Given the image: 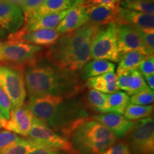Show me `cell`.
Instances as JSON below:
<instances>
[{
  "mask_svg": "<svg viewBox=\"0 0 154 154\" xmlns=\"http://www.w3.org/2000/svg\"><path fill=\"white\" fill-rule=\"evenodd\" d=\"M24 79L29 98L53 95L70 99L82 88L74 72L62 70L38 59L25 66Z\"/></svg>",
  "mask_w": 154,
  "mask_h": 154,
  "instance_id": "1",
  "label": "cell"
},
{
  "mask_svg": "<svg viewBox=\"0 0 154 154\" xmlns=\"http://www.w3.org/2000/svg\"><path fill=\"white\" fill-rule=\"evenodd\" d=\"M53 95L32 97L29 98L26 106L34 117L43 121L56 133L70 136L77 126L88 119L79 103Z\"/></svg>",
  "mask_w": 154,
  "mask_h": 154,
  "instance_id": "2",
  "label": "cell"
},
{
  "mask_svg": "<svg viewBox=\"0 0 154 154\" xmlns=\"http://www.w3.org/2000/svg\"><path fill=\"white\" fill-rule=\"evenodd\" d=\"M99 26L87 23L72 32L62 34L45 54L47 61L62 70H79L89 61L90 47Z\"/></svg>",
  "mask_w": 154,
  "mask_h": 154,
  "instance_id": "3",
  "label": "cell"
},
{
  "mask_svg": "<svg viewBox=\"0 0 154 154\" xmlns=\"http://www.w3.org/2000/svg\"><path fill=\"white\" fill-rule=\"evenodd\" d=\"M71 135L72 147L82 154L101 153L117 139L112 132L93 119H86Z\"/></svg>",
  "mask_w": 154,
  "mask_h": 154,
  "instance_id": "4",
  "label": "cell"
},
{
  "mask_svg": "<svg viewBox=\"0 0 154 154\" xmlns=\"http://www.w3.org/2000/svg\"><path fill=\"white\" fill-rule=\"evenodd\" d=\"M121 57L117 44L116 24L110 23L94 34L90 47V58L119 62Z\"/></svg>",
  "mask_w": 154,
  "mask_h": 154,
  "instance_id": "5",
  "label": "cell"
},
{
  "mask_svg": "<svg viewBox=\"0 0 154 154\" xmlns=\"http://www.w3.org/2000/svg\"><path fill=\"white\" fill-rule=\"evenodd\" d=\"M0 86L9 96L11 109L24 105L26 92L23 67L0 63Z\"/></svg>",
  "mask_w": 154,
  "mask_h": 154,
  "instance_id": "6",
  "label": "cell"
},
{
  "mask_svg": "<svg viewBox=\"0 0 154 154\" xmlns=\"http://www.w3.org/2000/svg\"><path fill=\"white\" fill-rule=\"evenodd\" d=\"M43 47L17 40L2 42V63L24 68L29 63L38 59Z\"/></svg>",
  "mask_w": 154,
  "mask_h": 154,
  "instance_id": "7",
  "label": "cell"
},
{
  "mask_svg": "<svg viewBox=\"0 0 154 154\" xmlns=\"http://www.w3.org/2000/svg\"><path fill=\"white\" fill-rule=\"evenodd\" d=\"M28 140L34 145L45 146L57 151H72V145L68 139L51 129L43 121L34 117Z\"/></svg>",
  "mask_w": 154,
  "mask_h": 154,
  "instance_id": "8",
  "label": "cell"
},
{
  "mask_svg": "<svg viewBox=\"0 0 154 154\" xmlns=\"http://www.w3.org/2000/svg\"><path fill=\"white\" fill-rule=\"evenodd\" d=\"M128 140L135 154H153L154 121L151 116L134 122Z\"/></svg>",
  "mask_w": 154,
  "mask_h": 154,
  "instance_id": "9",
  "label": "cell"
},
{
  "mask_svg": "<svg viewBox=\"0 0 154 154\" xmlns=\"http://www.w3.org/2000/svg\"><path fill=\"white\" fill-rule=\"evenodd\" d=\"M24 17L20 7L9 0H0V28L12 34L24 26Z\"/></svg>",
  "mask_w": 154,
  "mask_h": 154,
  "instance_id": "10",
  "label": "cell"
},
{
  "mask_svg": "<svg viewBox=\"0 0 154 154\" xmlns=\"http://www.w3.org/2000/svg\"><path fill=\"white\" fill-rule=\"evenodd\" d=\"M34 116L26 105L11 109L9 119L3 121L2 128L17 135L26 137L32 127Z\"/></svg>",
  "mask_w": 154,
  "mask_h": 154,
  "instance_id": "11",
  "label": "cell"
},
{
  "mask_svg": "<svg viewBox=\"0 0 154 154\" xmlns=\"http://www.w3.org/2000/svg\"><path fill=\"white\" fill-rule=\"evenodd\" d=\"M116 24L118 49L121 54L128 51H139L146 57L153 55L146 49L131 26L126 24Z\"/></svg>",
  "mask_w": 154,
  "mask_h": 154,
  "instance_id": "12",
  "label": "cell"
},
{
  "mask_svg": "<svg viewBox=\"0 0 154 154\" xmlns=\"http://www.w3.org/2000/svg\"><path fill=\"white\" fill-rule=\"evenodd\" d=\"M61 34L56 29H38L32 32H21L10 34L7 39L17 40L38 47H50L57 41Z\"/></svg>",
  "mask_w": 154,
  "mask_h": 154,
  "instance_id": "13",
  "label": "cell"
},
{
  "mask_svg": "<svg viewBox=\"0 0 154 154\" xmlns=\"http://www.w3.org/2000/svg\"><path fill=\"white\" fill-rule=\"evenodd\" d=\"M91 119L105 126L116 136L122 138L128 134L134 122L128 120L123 115L115 113H103L95 115Z\"/></svg>",
  "mask_w": 154,
  "mask_h": 154,
  "instance_id": "14",
  "label": "cell"
},
{
  "mask_svg": "<svg viewBox=\"0 0 154 154\" xmlns=\"http://www.w3.org/2000/svg\"><path fill=\"white\" fill-rule=\"evenodd\" d=\"M115 24H126L144 29H154V16L120 7Z\"/></svg>",
  "mask_w": 154,
  "mask_h": 154,
  "instance_id": "15",
  "label": "cell"
},
{
  "mask_svg": "<svg viewBox=\"0 0 154 154\" xmlns=\"http://www.w3.org/2000/svg\"><path fill=\"white\" fill-rule=\"evenodd\" d=\"M88 22L86 9L80 5L73 6L55 29L61 35L78 29Z\"/></svg>",
  "mask_w": 154,
  "mask_h": 154,
  "instance_id": "16",
  "label": "cell"
},
{
  "mask_svg": "<svg viewBox=\"0 0 154 154\" xmlns=\"http://www.w3.org/2000/svg\"><path fill=\"white\" fill-rule=\"evenodd\" d=\"M119 8H112L103 5H96L86 9L88 23L97 26L116 22Z\"/></svg>",
  "mask_w": 154,
  "mask_h": 154,
  "instance_id": "17",
  "label": "cell"
},
{
  "mask_svg": "<svg viewBox=\"0 0 154 154\" xmlns=\"http://www.w3.org/2000/svg\"><path fill=\"white\" fill-rule=\"evenodd\" d=\"M75 2L76 0H44L41 7L31 14L27 20L24 22V26L31 24L44 15L61 12L71 9Z\"/></svg>",
  "mask_w": 154,
  "mask_h": 154,
  "instance_id": "18",
  "label": "cell"
},
{
  "mask_svg": "<svg viewBox=\"0 0 154 154\" xmlns=\"http://www.w3.org/2000/svg\"><path fill=\"white\" fill-rule=\"evenodd\" d=\"M70 9H69L67 10L54 13V14L44 15L36 19L31 24L23 26L22 28L19 31H20L21 32H27L38 29H55L63 17L68 14Z\"/></svg>",
  "mask_w": 154,
  "mask_h": 154,
  "instance_id": "19",
  "label": "cell"
},
{
  "mask_svg": "<svg viewBox=\"0 0 154 154\" xmlns=\"http://www.w3.org/2000/svg\"><path fill=\"white\" fill-rule=\"evenodd\" d=\"M88 87L104 94H113L119 91L116 85V74L109 72L86 79Z\"/></svg>",
  "mask_w": 154,
  "mask_h": 154,
  "instance_id": "20",
  "label": "cell"
},
{
  "mask_svg": "<svg viewBox=\"0 0 154 154\" xmlns=\"http://www.w3.org/2000/svg\"><path fill=\"white\" fill-rule=\"evenodd\" d=\"M82 78L84 80L109 72H114L116 65L113 62L101 59L88 61L83 67Z\"/></svg>",
  "mask_w": 154,
  "mask_h": 154,
  "instance_id": "21",
  "label": "cell"
},
{
  "mask_svg": "<svg viewBox=\"0 0 154 154\" xmlns=\"http://www.w3.org/2000/svg\"><path fill=\"white\" fill-rule=\"evenodd\" d=\"M129 103V96L125 92L116 91L107 94L104 113H115L122 115Z\"/></svg>",
  "mask_w": 154,
  "mask_h": 154,
  "instance_id": "22",
  "label": "cell"
},
{
  "mask_svg": "<svg viewBox=\"0 0 154 154\" xmlns=\"http://www.w3.org/2000/svg\"><path fill=\"white\" fill-rule=\"evenodd\" d=\"M146 56L139 51H128L121 55L120 60L119 61L118 68H117V75L121 73L138 69L140 63L143 61Z\"/></svg>",
  "mask_w": 154,
  "mask_h": 154,
  "instance_id": "23",
  "label": "cell"
},
{
  "mask_svg": "<svg viewBox=\"0 0 154 154\" xmlns=\"http://www.w3.org/2000/svg\"><path fill=\"white\" fill-rule=\"evenodd\" d=\"M153 111V106L151 105L142 106L130 104L128 105L124 114L127 119L130 121H138L140 119L150 117Z\"/></svg>",
  "mask_w": 154,
  "mask_h": 154,
  "instance_id": "24",
  "label": "cell"
},
{
  "mask_svg": "<svg viewBox=\"0 0 154 154\" xmlns=\"http://www.w3.org/2000/svg\"><path fill=\"white\" fill-rule=\"evenodd\" d=\"M121 5L125 9L154 14L153 0H123Z\"/></svg>",
  "mask_w": 154,
  "mask_h": 154,
  "instance_id": "25",
  "label": "cell"
},
{
  "mask_svg": "<svg viewBox=\"0 0 154 154\" xmlns=\"http://www.w3.org/2000/svg\"><path fill=\"white\" fill-rule=\"evenodd\" d=\"M149 88L144 80L143 76L138 69H133L131 73L129 82H128V90L126 94L128 96H134Z\"/></svg>",
  "mask_w": 154,
  "mask_h": 154,
  "instance_id": "26",
  "label": "cell"
},
{
  "mask_svg": "<svg viewBox=\"0 0 154 154\" xmlns=\"http://www.w3.org/2000/svg\"><path fill=\"white\" fill-rule=\"evenodd\" d=\"M106 99L107 94L102 93L101 91H96L92 88L88 92L87 101L88 106L97 112L104 113Z\"/></svg>",
  "mask_w": 154,
  "mask_h": 154,
  "instance_id": "27",
  "label": "cell"
},
{
  "mask_svg": "<svg viewBox=\"0 0 154 154\" xmlns=\"http://www.w3.org/2000/svg\"><path fill=\"white\" fill-rule=\"evenodd\" d=\"M32 147L33 145L31 142L21 138L17 142L4 149L0 154H27Z\"/></svg>",
  "mask_w": 154,
  "mask_h": 154,
  "instance_id": "28",
  "label": "cell"
},
{
  "mask_svg": "<svg viewBox=\"0 0 154 154\" xmlns=\"http://www.w3.org/2000/svg\"><path fill=\"white\" fill-rule=\"evenodd\" d=\"M136 34L149 51L151 54H153L154 51V29H144L137 27H132Z\"/></svg>",
  "mask_w": 154,
  "mask_h": 154,
  "instance_id": "29",
  "label": "cell"
},
{
  "mask_svg": "<svg viewBox=\"0 0 154 154\" xmlns=\"http://www.w3.org/2000/svg\"><path fill=\"white\" fill-rule=\"evenodd\" d=\"M154 93L153 90L149 88H146L139 93L135 94L130 98V103L131 104L148 106L153 103Z\"/></svg>",
  "mask_w": 154,
  "mask_h": 154,
  "instance_id": "30",
  "label": "cell"
},
{
  "mask_svg": "<svg viewBox=\"0 0 154 154\" xmlns=\"http://www.w3.org/2000/svg\"><path fill=\"white\" fill-rule=\"evenodd\" d=\"M44 0H23L19 5L24 17V22L32 14L41 7Z\"/></svg>",
  "mask_w": 154,
  "mask_h": 154,
  "instance_id": "31",
  "label": "cell"
},
{
  "mask_svg": "<svg viewBox=\"0 0 154 154\" xmlns=\"http://www.w3.org/2000/svg\"><path fill=\"white\" fill-rule=\"evenodd\" d=\"M20 138L18 135L13 132L9 131H0V153Z\"/></svg>",
  "mask_w": 154,
  "mask_h": 154,
  "instance_id": "32",
  "label": "cell"
},
{
  "mask_svg": "<svg viewBox=\"0 0 154 154\" xmlns=\"http://www.w3.org/2000/svg\"><path fill=\"white\" fill-rule=\"evenodd\" d=\"M11 110V103L8 95L0 86V111L6 119H9Z\"/></svg>",
  "mask_w": 154,
  "mask_h": 154,
  "instance_id": "33",
  "label": "cell"
},
{
  "mask_svg": "<svg viewBox=\"0 0 154 154\" xmlns=\"http://www.w3.org/2000/svg\"><path fill=\"white\" fill-rule=\"evenodd\" d=\"M138 70L143 76L154 74V57L153 55L147 57L140 63Z\"/></svg>",
  "mask_w": 154,
  "mask_h": 154,
  "instance_id": "34",
  "label": "cell"
},
{
  "mask_svg": "<svg viewBox=\"0 0 154 154\" xmlns=\"http://www.w3.org/2000/svg\"><path fill=\"white\" fill-rule=\"evenodd\" d=\"M100 154H131L130 148L126 143H114Z\"/></svg>",
  "mask_w": 154,
  "mask_h": 154,
  "instance_id": "35",
  "label": "cell"
},
{
  "mask_svg": "<svg viewBox=\"0 0 154 154\" xmlns=\"http://www.w3.org/2000/svg\"><path fill=\"white\" fill-rule=\"evenodd\" d=\"M32 145H33V147L27 154H63L61 153L60 151L50 149L45 146L34 145V144H32Z\"/></svg>",
  "mask_w": 154,
  "mask_h": 154,
  "instance_id": "36",
  "label": "cell"
},
{
  "mask_svg": "<svg viewBox=\"0 0 154 154\" xmlns=\"http://www.w3.org/2000/svg\"><path fill=\"white\" fill-rule=\"evenodd\" d=\"M122 1L123 0H94V6L103 5L112 8H119Z\"/></svg>",
  "mask_w": 154,
  "mask_h": 154,
  "instance_id": "37",
  "label": "cell"
},
{
  "mask_svg": "<svg viewBox=\"0 0 154 154\" xmlns=\"http://www.w3.org/2000/svg\"><path fill=\"white\" fill-rule=\"evenodd\" d=\"M145 82H146V84L149 86V88L151 90H154V74L149 75V76H143Z\"/></svg>",
  "mask_w": 154,
  "mask_h": 154,
  "instance_id": "38",
  "label": "cell"
},
{
  "mask_svg": "<svg viewBox=\"0 0 154 154\" xmlns=\"http://www.w3.org/2000/svg\"><path fill=\"white\" fill-rule=\"evenodd\" d=\"M5 119H6L5 118V116H3L2 113L1 111H0V129H1V128H2V125L3 121H5Z\"/></svg>",
  "mask_w": 154,
  "mask_h": 154,
  "instance_id": "39",
  "label": "cell"
},
{
  "mask_svg": "<svg viewBox=\"0 0 154 154\" xmlns=\"http://www.w3.org/2000/svg\"><path fill=\"white\" fill-rule=\"evenodd\" d=\"M2 41H0V63L2 62Z\"/></svg>",
  "mask_w": 154,
  "mask_h": 154,
  "instance_id": "40",
  "label": "cell"
},
{
  "mask_svg": "<svg viewBox=\"0 0 154 154\" xmlns=\"http://www.w3.org/2000/svg\"><path fill=\"white\" fill-rule=\"evenodd\" d=\"M6 34H7V33H6L5 31L2 30L1 28H0V38H3L4 36H5Z\"/></svg>",
  "mask_w": 154,
  "mask_h": 154,
  "instance_id": "41",
  "label": "cell"
},
{
  "mask_svg": "<svg viewBox=\"0 0 154 154\" xmlns=\"http://www.w3.org/2000/svg\"><path fill=\"white\" fill-rule=\"evenodd\" d=\"M84 1V0H76V1L75 2L74 5H73V6H74H74H76V5H81V4H82Z\"/></svg>",
  "mask_w": 154,
  "mask_h": 154,
  "instance_id": "42",
  "label": "cell"
}]
</instances>
